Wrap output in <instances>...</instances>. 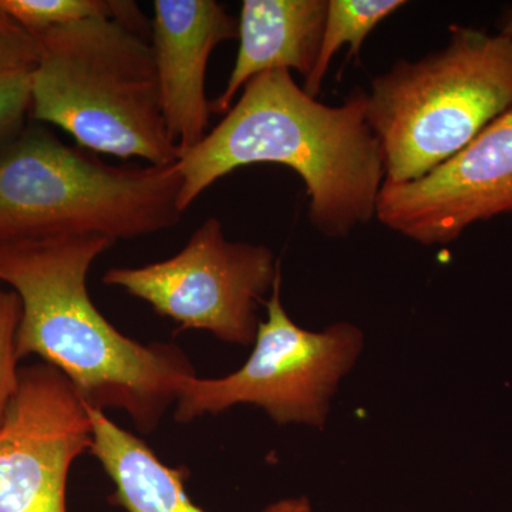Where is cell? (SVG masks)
<instances>
[{
    "mask_svg": "<svg viewBox=\"0 0 512 512\" xmlns=\"http://www.w3.org/2000/svg\"><path fill=\"white\" fill-rule=\"evenodd\" d=\"M116 241L60 235L0 244V284L19 296L16 353L56 367L86 404L121 410L141 433H153L177 402L194 365L173 343L143 345L119 332L96 308L87 275Z\"/></svg>",
    "mask_w": 512,
    "mask_h": 512,
    "instance_id": "6da1fadb",
    "label": "cell"
},
{
    "mask_svg": "<svg viewBox=\"0 0 512 512\" xmlns=\"http://www.w3.org/2000/svg\"><path fill=\"white\" fill-rule=\"evenodd\" d=\"M366 109L367 94L360 90L340 106H326L289 70L259 74L224 120L178 160L180 210L238 168L278 164L302 178L313 227L326 237H348L376 217L386 178Z\"/></svg>",
    "mask_w": 512,
    "mask_h": 512,
    "instance_id": "7a4b0ae2",
    "label": "cell"
},
{
    "mask_svg": "<svg viewBox=\"0 0 512 512\" xmlns=\"http://www.w3.org/2000/svg\"><path fill=\"white\" fill-rule=\"evenodd\" d=\"M30 119L96 154L178 163L165 126L153 46L120 20L94 18L36 35Z\"/></svg>",
    "mask_w": 512,
    "mask_h": 512,
    "instance_id": "3957f363",
    "label": "cell"
},
{
    "mask_svg": "<svg viewBox=\"0 0 512 512\" xmlns=\"http://www.w3.org/2000/svg\"><path fill=\"white\" fill-rule=\"evenodd\" d=\"M178 164L116 167L28 127L0 150V244L60 235L119 241L177 227Z\"/></svg>",
    "mask_w": 512,
    "mask_h": 512,
    "instance_id": "277c9868",
    "label": "cell"
},
{
    "mask_svg": "<svg viewBox=\"0 0 512 512\" xmlns=\"http://www.w3.org/2000/svg\"><path fill=\"white\" fill-rule=\"evenodd\" d=\"M366 94L384 181L419 180L512 109V40L453 26L444 49L399 60Z\"/></svg>",
    "mask_w": 512,
    "mask_h": 512,
    "instance_id": "5b68a950",
    "label": "cell"
},
{
    "mask_svg": "<svg viewBox=\"0 0 512 512\" xmlns=\"http://www.w3.org/2000/svg\"><path fill=\"white\" fill-rule=\"evenodd\" d=\"M281 275L266 301L268 318L259 322L254 350L237 372L218 379L185 377L174 417L190 423L239 404L264 409L278 424L301 423L323 429L330 400L356 365L365 335L340 322L322 332L296 325L281 301Z\"/></svg>",
    "mask_w": 512,
    "mask_h": 512,
    "instance_id": "8992f818",
    "label": "cell"
},
{
    "mask_svg": "<svg viewBox=\"0 0 512 512\" xmlns=\"http://www.w3.org/2000/svg\"><path fill=\"white\" fill-rule=\"evenodd\" d=\"M281 275L265 245L229 241L218 218L192 232L178 254L144 266L111 268L103 284L123 289L181 330H207L232 345L254 343L258 308Z\"/></svg>",
    "mask_w": 512,
    "mask_h": 512,
    "instance_id": "52a82bcc",
    "label": "cell"
},
{
    "mask_svg": "<svg viewBox=\"0 0 512 512\" xmlns=\"http://www.w3.org/2000/svg\"><path fill=\"white\" fill-rule=\"evenodd\" d=\"M87 404L47 363L22 367L0 426V512H67L74 460L92 451Z\"/></svg>",
    "mask_w": 512,
    "mask_h": 512,
    "instance_id": "ba28073f",
    "label": "cell"
},
{
    "mask_svg": "<svg viewBox=\"0 0 512 512\" xmlns=\"http://www.w3.org/2000/svg\"><path fill=\"white\" fill-rule=\"evenodd\" d=\"M512 214V109L460 153L410 183L384 181L376 218L421 245L448 244L476 222Z\"/></svg>",
    "mask_w": 512,
    "mask_h": 512,
    "instance_id": "9c48e42d",
    "label": "cell"
},
{
    "mask_svg": "<svg viewBox=\"0 0 512 512\" xmlns=\"http://www.w3.org/2000/svg\"><path fill=\"white\" fill-rule=\"evenodd\" d=\"M151 46L165 126L181 156L207 136L208 62L215 47L238 39V19L215 0H156Z\"/></svg>",
    "mask_w": 512,
    "mask_h": 512,
    "instance_id": "30bf717a",
    "label": "cell"
},
{
    "mask_svg": "<svg viewBox=\"0 0 512 512\" xmlns=\"http://www.w3.org/2000/svg\"><path fill=\"white\" fill-rule=\"evenodd\" d=\"M329 0H244L238 19V55L211 111L227 114L245 84L272 70H296L308 79L318 62Z\"/></svg>",
    "mask_w": 512,
    "mask_h": 512,
    "instance_id": "8fae6325",
    "label": "cell"
},
{
    "mask_svg": "<svg viewBox=\"0 0 512 512\" xmlns=\"http://www.w3.org/2000/svg\"><path fill=\"white\" fill-rule=\"evenodd\" d=\"M93 424L90 453L100 461L114 494L111 503L127 512H207L192 503L185 491L181 468L165 466L154 451L107 417L106 412L87 404ZM308 498H286L262 512H311Z\"/></svg>",
    "mask_w": 512,
    "mask_h": 512,
    "instance_id": "7c38bea8",
    "label": "cell"
},
{
    "mask_svg": "<svg viewBox=\"0 0 512 512\" xmlns=\"http://www.w3.org/2000/svg\"><path fill=\"white\" fill-rule=\"evenodd\" d=\"M403 0H329L318 62L303 82L309 96H318L330 62L340 47L349 46V57H359L366 37L379 23L406 6Z\"/></svg>",
    "mask_w": 512,
    "mask_h": 512,
    "instance_id": "4fadbf2b",
    "label": "cell"
},
{
    "mask_svg": "<svg viewBox=\"0 0 512 512\" xmlns=\"http://www.w3.org/2000/svg\"><path fill=\"white\" fill-rule=\"evenodd\" d=\"M0 10L33 35L83 20H120L147 36L146 16L130 0H0Z\"/></svg>",
    "mask_w": 512,
    "mask_h": 512,
    "instance_id": "5bb4252c",
    "label": "cell"
},
{
    "mask_svg": "<svg viewBox=\"0 0 512 512\" xmlns=\"http://www.w3.org/2000/svg\"><path fill=\"white\" fill-rule=\"evenodd\" d=\"M19 296L12 289L0 288V426L19 389V357L16 335L20 322Z\"/></svg>",
    "mask_w": 512,
    "mask_h": 512,
    "instance_id": "9a60e30c",
    "label": "cell"
},
{
    "mask_svg": "<svg viewBox=\"0 0 512 512\" xmlns=\"http://www.w3.org/2000/svg\"><path fill=\"white\" fill-rule=\"evenodd\" d=\"M32 109V70L0 74V150L26 128Z\"/></svg>",
    "mask_w": 512,
    "mask_h": 512,
    "instance_id": "2e32d148",
    "label": "cell"
},
{
    "mask_svg": "<svg viewBox=\"0 0 512 512\" xmlns=\"http://www.w3.org/2000/svg\"><path fill=\"white\" fill-rule=\"evenodd\" d=\"M39 57L37 37L0 10V74L33 70Z\"/></svg>",
    "mask_w": 512,
    "mask_h": 512,
    "instance_id": "e0dca14e",
    "label": "cell"
},
{
    "mask_svg": "<svg viewBox=\"0 0 512 512\" xmlns=\"http://www.w3.org/2000/svg\"><path fill=\"white\" fill-rule=\"evenodd\" d=\"M500 35L508 37V39L512 40V9H510L508 15L505 16L503 29H501Z\"/></svg>",
    "mask_w": 512,
    "mask_h": 512,
    "instance_id": "ac0fdd59",
    "label": "cell"
},
{
    "mask_svg": "<svg viewBox=\"0 0 512 512\" xmlns=\"http://www.w3.org/2000/svg\"><path fill=\"white\" fill-rule=\"evenodd\" d=\"M0 288H2V284H0Z\"/></svg>",
    "mask_w": 512,
    "mask_h": 512,
    "instance_id": "d6986e66",
    "label": "cell"
}]
</instances>
